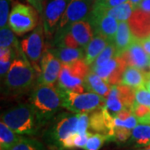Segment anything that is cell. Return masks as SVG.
Segmentation results:
<instances>
[{
    "mask_svg": "<svg viewBox=\"0 0 150 150\" xmlns=\"http://www.w3.org/2000/svg\"><path fill=\"white\" fill-rule=\"evenodd\" d=\"M63 91L52 85L38 84L31 95V104L40 123L49 121L63 107Z\"/></svg>",
    "mask_w": 150,
    "mask_h": 150,
    "instance_id": "1",
    "label": "cell"
},
{
    "mask_svg": "<svg viewBox=\"0 0 150 150\" xmlns=\"http://www.w3.org/2000/svg\"><path fill=\"white\" fill-rule=\"evenodd\" d=\"M36 71L23 52L16 56L5 76L4 85L10 93H25L33 85Z\"/></svg>",
    "mask_w": 150,
    "mask_h": 150,
    "instance_id": "2",
    "label": "cell"
},
{
    "mask_svg": "<svg viewBox=\"0 0 150 150\" xmlns=\"http://www.w3.org/2000/svg\"><path fill=\"white\" fill-rule=\"evenodd\" d=\"M1 121L20 135H33L42 126L32 104H19L1 115Z\"/></svg>",
    "mask_w": 150,
    "mask_h": 150,
    "instance_id": "3",
    "label": "cell"
},
{
    "mask_svg": "<svg viewBox=\"0 0 150 150\" xmlns=\"http://www.w3.org/2000/svg\"><path fill=\"white\" fill-rule=\"evenodd\" d=\"M89 71L90 68L83 59L70 64H62L58 80L59 88L65 91L84 93V80Z\"/></svg>",
    "mask_w": 150,
    "mask_h": 150,
    "instance_id": "4",
    "label": "cell"
},
{
    "mask_svg": "<svg viewBox=\"0 0 150 150\" xmlns=\"http://www.w3.org/2000/svg\"><path fill=\"white\" fill-rule=\"evenodd\" d=\"M63 108L74 113L92 112L105 106L107 98L92 92L75 93L63 90Z\"/></svg>",
    "mask_w": 150,
    "mask_h": 150,
    "instance_id": "5",
    "label": "cell"
},
{
    "mask_svg": "<svg viewBox=\"0 0 150 150\" xmlns=\"http://www.w3.org/2000/svg\"><path fill=\"white\" fill-rule=\"evenodd\" d=\"M79 113H62L58 116L46 134L48 145L54 150H62V144L71 134L77 133Z\"/></svg>",
    "mask_w": 150,
    "mask_h": 150,
    "instance_id": "6",
    "label": "cell"
},
{
    "mask_svg": "<svg viewBox=\"0 0 150 150\" xmlns=\"http://www.w3.org/2000/svg\"><path fill=\"white\" fill-rule=\"evenodd\" d=\"M37 12L34 7L17 3L13 5L9 14V27L18 35L31 31L37 26Z\"/></svg>",
    "mask_w": 150,
    "mask_h": 150,
    "instance_id": "7",
    "label": "cell"
},
{
    "mask_svg": "<svg viewBox=\"0 0 150 150\" xmlns=\"http://www.w3.org/2000/svg\"><path fill=\"white\" fill-rule=\"evenodd\" d=\"M21 48L36 73L40 74L41 68L39 64L45 48L44 29L41 25H38L30 35L22 40Z\"/></svg>",
    "mask_w": 150,
    "mask_h": 150,
    "instance_id": "8",
    "label": "cell"
},
{
    "mask_svg": "<svg viewBox=\"0 0 150 150\" xmlns=\"http://www.w3.org/2000/svg\"><path fill=\"white\" fill-rule=\"evenodd\" d=\"M94 34L106 38L109 42H113L118 28V20L113 17L105 13L100 6L93 4L89 17Z\"/></svg>",
    "mask_w": 150,
    "mask_h": 150,
    "instance_id": "9",
    "label": "cell"
},
{
    "mask_svg": "<svg viewBox=\"0 0 150 150\" xmlns=\"http://www.w3.org/2000/svg\"><path fill=\"white\" fill-rule=\"evenodd\" d=\"M94 0H69L56 31H60L75 22L88 20Z\"/></svg>",
    "mask_w": 150,
    "mask_h": 150,
    "instance_id": "10",
    "label": "cell"
},
{
    "mask_svg": "<svg viewBox=\"0 0 150 150\" xmlns=\"http://www.w3.org/2000/svg\"><path fill=\"white\" fill-rule=\"evenodd\" d=\"M69 0H49L44 7L43 14L45 35L50 37L57 30Z\"/></svg>",
    "mask_w": 150,
    "mask_h": 150,
    "instance_id": "11",
    "label": "cell"
},
{
    "mask_svg": "<svg viewBox=\"0 0 150 150\" xmlns=\"http://www.w3.org/2000/svg\"><path fill=\"white\" fill-rule=\"evenodd\" d=\"M61 61L48 48H44L40 62L41 73L38 78V84L54 86L59 80L61 71Z\"/></svg>",
    "mask_w": 150,
    "mask_h": 150,
    "instance_id": "12",
    "label": "cell"
},
{
    "mask_svg": "<svg viewBox=\"0 0 150 150\" xmlns=\"http://www.w3.org/2000/svg\"><path fill=\"white\" fill-rule=\"evenodd\" d=\"M128 64L123 57L116 55L106 64L93 70V72L100 76L109 85H117L121 83L123 74Z\"/></svg>",
    "mask_w": 150,
    "mask_h": 150,
    "instance_id": "13",
    "label": "cell"
},
{
    "mask_svg": "<svg viewBox=\"0 0 150 150\" xmlns=\"http://www.w3.org/2000/svg\"><path fill=\"white\" fill-rule=\"evenodd\" d=\"M120 55L126 61L128 66H133L144 72H150V56L141 45L139 39L135 38L128 49Z\"/></svg>",
    "mask_w": 150,
    "mask_h": 150,
    "instance_id": "14",
    "label": "cell"
},
{
    "mask_svg": "<svg viewBox=\"0 0 150 150\" xmlns=\"http://www.w3.org/2000/svg\"><path fill=\"white\" fill-rule=\"evenodd\" d=\"M134 36L138 39L149 38L150 35V13L139 8L134 9L128 20Z\"/></svg>",
    "mask_w": 150,
    "mask_h": 150,
    "instance_id": "15",
    "label": "cell"
},
{
    "mask_svg": "<svg viewBox=\"0 0 150 150\" xmlns=\"http://www.w3.org/2000/svg\"><path fill=\"white\" fill-rule=\"evenodd\" d=\"M64 29H67L74 36L81 48L83 49L88 45V43L91 41L94 35V31L89 20L75 22Z\"/></svg>",
    "mask_w": 150,
    "mask_h": 150,
    "instance_id": "16",
    "label": "cell"
},
{
    "mask_svg": "<svg viewBox=\"0 0 150 150\" xmlns=\"http://www.w3.org/2000/svg\"><path fill=\"white\" fill-rule=\"evenodd\" d=\"M136 38L134 37L130 29L128 21H120L113 40V43L117 49V55L123 54L131 45Z\"/></svg>",
    "mask_w": 150,
    "mask_h": 150,
    "instance_id": "17",
    "label": "cell"
},
{
    "mask_svg": "<svg viewBox=\"0 0 150 150\" xmlns=\"http://www.w3.org/2000/svg\"><path fill=\"white\" fill-rule=\"evenodd\" d=\"M94 35L95 36L92 38L91 41L88 43L84 48V61L88 66H90L94 62V60L109 43L106 38L98 34Z\"/></svg>",
    "mask_w": 150,
    "mask_h": 150,
    "instance_id": "18",
    "label": "cell"
},
{
    "mask_svg": "<svg viewBox=\"0 0 150 150\" xmlns=\"http://www.w3.org/2000/svg\"><path fill=\"white\" fill-rule=\"evenodd\" d=\"M84 85L87 91L99 94L104 98H107L111 89V85L91 70L86 76Z\"/></svg>",
    "mask_w": 150,
    "mask_h": 150,
    "instance_id": "19",
    "label": "cell"
},
{
    "mask_svg": "<svg viewBox=\"0 0 150 150\" xmlns=\"http://www.w3.org/2000/svg\"><path fill=\"white\" fill-rule=\"evenodd\" d=\"M147 73L133 66H127L124 70L121 80V84L132 87L135 89L145 87Z\"/></svg>",
    "mask_w": 150,
    "mask_h": 150,
    "instance_id": "20",
    "label": "cell"
},
{
    "mask_svg": "<svg viewBox=\"0 0 150 150\" xmlns=\"http://www.w3.org/2000/svg\"><path fill=\"white\" fill-rule=\"evenodd\" d=\"M52 53L61 61L62 64H70L77 60H84V49L83 48L57 47L50 49Z\"/></svg>",
    "mask_w": 150,
    "mask_h": 150,
    "instance_id": "21",
    "label": "cell"
},
{
    "mask_svg": "<svg viewBox=\"0 0 150 150\" xmlns=\"http://www.w3.org/2000/svg\"><path fill=\"white\" fill-rule=\"evenodd\" d=\"M97 5L100 6L103 12L105 13H107L108 15H110V16L115 18L119 22L128 21L134 10V6L129 0L124 4H122L120 5L113 7V8H105V7L99 5V4H97Z\"/></svg>",
    "mask_w": 150,
    "mask_h": 150,
    "instance_id": "22",
    "label": "cell"
},
{
    "mask_svg": "<svg viewBox=\"0 0 150 150\" xmlns=\"http://www.w3.org/2000/svg\"><path fill=\"white\" fill-rule=\"evenodd\" d=\"M104 107L114 118L120 111L123 109H128L119 95L117 85L111 86V89L107 97V101Z\"/></svg>",
    "mask_w": 150,
    "mask_h": 150,
    "instance_id": "23",
    "label": "cell"
},
{
    "mask_svg": "<svg viewBox=\"0 0 150 150\" xmlns=\"http://www.w3.org/2000/svg\"><path fill=\"white\" fill-rule=\"evenodd\" d=\"M13 31L9 25L1 28L0 29V48H9L14 51L15 55L18 56L23 53L22 48H18V40L13 34Z\"/></svg>",
    "mask_w": 150,
    "mask_h": 150,
    "instance_id": "24",
    "label": "cell"
},
{
    "mask_svg": "<svg viewBox=\"0 0 150 150\" xmlns=\"http://www.w3.org/2000/svg\"><path fill=\"white\" fill-rule=\"evenodd\" d=\"M131 142L138 147H146L150 144V124L139 123L132 130Z\"/></svg>",
    "mask_w": 150,
    "mask_h": 150,
    "instance_id": "25",
    "label": "cell"
},
{
    "mask_svg": "<svg viewBox=\"0 0 150 150\" xmlns=\"http://www.w3.org/2000/svg\"><path fill=\"white\" fill-rule=\"evenodd\" d=\"M20 134L15 133L13 130L6 125L4 122L0 123V148L9 150L11 147L17 143L21 138Z\"/></svg>",
    "mask_w": 150,
    "mask_h": 150,
    "instance_id": "26",
    "label": "cell"
},
{
    "mask_svg": "<svg viewBox=\"0 0 150 150\" xmlns=\"http://www.w3.org/2000/svg\"><path fill=\"white\" fill-rule=\"evenodd\" d=\"M116 55H117V49L114 43L113 42H109L106 46V48L103 50L102 53L98 56V58L94 60V62L90 65V70L93 71L97 68L106 64L110 59L114 58Z\"/></svg>",
    "mask_w": 150,
    "mask_h": 150,
    "instance_id": "27",
    "label": "cell"
},
{
    "mask_svg": "<svg viewBox=\"0 0 150 150\" xmlns=\"http://www.w3.org/2000/svg\"><path fill=\"white\" fill-rule=\"evenodd\" d=\"M9 150H46L43 145L37 140L21 137Z\"/></svg>",
    "mask_w": 150,
    "mask_h": 150,
    "instance_id": "28",
    "label": "cell"
},
{
    "mask_svg": "<svg viewBox=\"0 0 150 150\" xmlns=\"http://www.w3.org/2000/svg\"><path fill=\"white\" fill-rule=\"evenodd\" d=\"M132 111L138 119L139 123L150 124V108L135 102Z\"/></svg>",
    "mask_w": 150,
    "mask_h": 150,
    "instance_id": "29",
    "label": "cell"
},
{
    "mask_svg": "<svg viewBox=\"0 0 150 150\" xmlns=\"http://www.w3.org/2000/svg\"><path fill=\"white\" fill-rule=\"evenodd\" d=\"M108 141V140L107 136L103 135V134H90L88 139L87 141L85 147H84V150H99L105 142Z\"/></svg>",
    "mask_w": 150,
    "mask_h": 150,
    "instance_id": "30",
    "label": "cell"
},
{
    "mask_svg": "<svg viewBox=\"0 0 150 150\" xmlns=\"http://www.w3.org/2000/svg\"><path fill=\"white\" fill-rule=\"evenodd\" d=\"M10 0H0V27L4 28L8 25Z\"/></svg>",
    "mask_w": 150,
    "mask_h": 150,
    "instance_id": "31",
    "label": "cell"
},
{
    "mask_svg": "<svg viewBox=\"0 0 150 150\" xmlns=\"http://www.w3.org/2000/svg\"><path fill=\"white\" fill-rule=\"evenodd\" d=\"M135 102L150 108V92L145 87L136 89Z\"/></svg>",
    "mask_w": 150,
    "mask_h": 150,
    "instance_id": "32",
    "label": "cell"
},
{
    "mask_svg": "<svg viewBox=\"0 0 150 150\" xmlns=\"http://www.w3.org/2000/svg\"><path fill=\"white\" fill-rule=\"evenodd\" d=\"M132 136V130L122 127H115L112 141L116 143H124Z\"/></svg>",
    "mask_w": 150,
    "mask_h": 150,
    "instance_id": "33",
    "label": "cell"
},
{
    "mask_svg": "<svg viewBox=\"0 0 150 150\" xmlns=\"http://www.w3.org/2000/svg\"><path fill=\"white\" fill-rule=\"evenodd\" d=\"M114 123H115V127H122V128L133 130L139 124V121L133 113L130 117H129L125 120H120V119H118V118L115 117L114 118Z\"/></svg>",
    "mask_w": 150,
    "mask_h": 150,
    "instance_id": "34",
    "label": "cell"
},
{
    "mask_svg": "<svg viewBox=\"0 0 150 150\" xmlns=\"http://www.w3.org/2000/svg\"><path fill=\"white\" fill-rule=\"evenodd\" d=\"M89 129V115L88 112H82L79 113V118L77 125V132L78 133H86Z\"/></svg>",
    "mask_w": 150,
    "mask_h": 150,
    "instance_id": "35",
    "label": "cell"
},
{
    "mask_svg": "<svg viewBox=\"0 0 150 150\" xmlns=\"http://www.w3.org/2000/svg\"><path fill=\"white\" fill-rule=\"evenodd\" d=\"M128 1L129 0H94V3L105 8H113L124 4Z\"/></svg>",
    "mask_w": 150,
    "mask_h": 150,
    "instance_id": "36",
    "label": "cell"
},
{
    "mask_svg": "<svg viewBox=\"0 0 150 150\" xmlns=\"http://www.w3.org/2000/svg\"><path fill=\"white\" fill-rule=\"evenodd\" d=\"M13 61V60L12 59H7V60H0V74L2 78L4 76H6V74H8Z\"/></svg>",
    "mask_w": 150,
    "mask_h": 150,
    "instance_id": "37",
    "label": "cell"
},
{
    "mask_svg": "<svg viewBox=\"0 0 150 150\" xmlns=\"http://www.w3.org/2000/svg\"><path fill=\"white\" fill-rule=\"evenodd\" d=\"M43 0H28V3L34 7L39 13H43Z\"/></svg>",
    "mask_w": 150,
    "mask_h": 150,
    "instance_id": "38",
    "label": "cell"
},
{
    "mask_svg": "<svg viewBox=\"0 0 150 150\" xmlns=\"http://www.w3.org/2000/svg\"><path fill=\"white\" fill-rule=\"evenodd\" d=\"M140 43L143 46V48L146 51V53L150 56V38H146L143 39H139Z\"/></svg>",
    "mask_w": 150,
    "mask_h": 150,
    "instance_id": "39",
    "label": "cell"
},
{
    "mask_svg": "<svg viewBox=\"0 0 150 150\" xmlns=\"http://www.w3.org/2000/svg\"><path fill=\"white\" fill-rule=\"evenodd\" d=\"M138 8L150 13V0H142Z\"/></svg>",
    "mask_w": 150,
    "mask_h": 150,
    "instance_id": "40",
    "label": "cell"
},
{
    "mask_svg": "<svg viewBox=\"0 0 150 150\" xmlns=\"http://www.w3.org/2000/svg\"><path fill=\"white\" fill-rule=\"evenodd\" d=\"M145 88L150 92V72L147 73V79L145 83Z\"/></svg>",
    "mask_w": 150,
    "mask_h": 150,
    "instance_id": "41",
    "label": "cell"
},
{
    "mask_svg": "<svg viewBox=\"0 0 150 150\" xmlns=\"http://www.w3.org/2000/svg\"><path fill=\"white\" fill-rule=\"evenodd\" d=\"M129 1L131 2V4L134 6V9H136V8H138V7L140 4V3H141L142 0H129Z\"/></svg>",
    "mask_w": 150,
    "mask_h": 150,
    "instance_id": "42",
    "label": "cell"
},
{
    "mask_svg": "<svg viewBox=\"0 0 150 150\" xmlns=\"http://www.w3.org/2000/svg\"><path fill=\"white\" fill-rule=\"evenodd\" d=\"M141 150H150V144H149L148 146H146L144 149H141Z\"/></svg>",
    "mask_w": 150,
    "mask_h": 150,
    "instance_id": "43",
    "label": "cell"
},
{
    "mask_svg": "<svg viewBox=\"0 0 150 150\" xmlns=\"http://www.w3.org/2000/svg\"><path fill=\"white\" fill-rule=\"evenodd\" d=\"M1 150H5V149H1Z\"/></svg>",
    "mask_w": 150,
    "mask_h": 150,
    "instance_id": "44",
    "label": "cell"
},
{
    "mask_svg": "<svg viewBox=\"0 0 150 150\" xmlns=\"http://www.w3.org/2000/svg\"><path fill=\"white\" fill-rule=\"evenodd\" d=\"M149 69H150V62H149Z\"/></svg>",
    "mask_w": 150,
    "mask_h": 150,
    "instance_id": "45",
    "label": "cell"
},
{
    "mask_svg": "<svg viewBox=\"0 0 150 150\" xmlns=\"http://www.w3.org/2000/svg\"><path fill=\"white\" fill-rule=\"evenodd\" d=\"M149 38H150V35H149Z\"/></svg>",
    "mask_w": 150,
    "mask_h": 150,
    "instance_id": "46",
    "label": "cell"
},
{
    "mask_svg": "<svg viewBox=\"0 0 150 150\" xmlns=\"http://www.w3.org/2000/svg\"><path fill=\"white\" fill-rule=\"evenodd\" d=\"M12 1H13V0H12ZM27 1H28V0H27Z\"/></svg>",
    "mask_w": 150,
    "mask_h": 150,
    "instance_id": "47",
    "label": "cell"
}]
</instances>
